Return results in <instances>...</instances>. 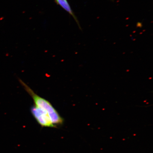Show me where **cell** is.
I'll use <instances>...</instances> for the list:
<instances>
[{"instance_id":"cell-3","label":"cell","mask_w":153,"mask_h":153,"mask_svg":"<svg viewBox=\"0 0 153 153\" xmlns=\"http://www.w3.org/2000/svg\"><path fill=\"white\" fill-rule=\"evenodd\" d=\"M55 1L57 4L60 6L65 10L67 12L69 13L71 15H72L76 22L77 23L80 29H81V26H80L79 22H78L77 18L74 14V12H73L71 7H70L67 0H55Z\"/></svg>"},{"instance_id":"cell-1","label":"cell","mask_w":153,"mask_h":153,"mask_svg":"<svg viewBox=\"0 0 153 153\" xmlns=\"http://www.w3.org/2000/svg\"><path fill=\"white\" fill-rule=\"evenodd\" d=\"M19 81L24 89L32 97L34 106L45 111L48 114L51 121L55 125H62L64 122V120L52 104L48 101L36 94L22 80H19Z\"/></svg>"},{"instance_id":"cell-2","label":"cell","mask_w":153,"mask_h":153,"mask_svg":"<svg viewBox=\"0 0 153 153\" xmlns=\"http://www.w3.org/2000/svg\"><path fill=\"white\" fill-rule=\"evenodd\" d=\"M30 111L34 118L42 127L53 128L56 127L53 123L48 114L45 111L34 106L32 107Z\"/></svg>"}]
</instances>
